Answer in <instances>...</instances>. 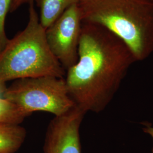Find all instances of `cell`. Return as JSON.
I'll use <instances>...</instances> for the list:
<instances>
[{
    "label": "cell",
    "mask_w": 153,
    "mask_h": 153,
    "mask_svg": "<svg viewBox=\"0 0 153 153\" xmlns=\"http://www.w3.org/2000/svg\"><path fill=\"white\" fill-rule=\"evenodd\" d=\"M136 61L114 33L98 25L82 23L78 60L64 77L75 105L85 113L103 111Z\"/></svg>",
    "instance_id": "6da1fadb"
},
{
    "label": "cell",
    "mask_w": 153,
    "mask_h": 153,
    "mask_svg": "<svg viewBox=\"0 0 153 153\" xmlns=\"http://www.w3.org/2000/svg\"><path fill=\"white\" fill-rule=\"evenodd\" d=\"M82 23L105 28L128 46L137 61L153 53V0H80Z\"/></svg>",
    "instance_id": "7a4b0ae2"
},
{
    "label": "cell",
    "mask_w": 153,
    "mask_h": 153,
    "mask_svg": "<svg viewBox=\"0 0 153 153\" xmlns=\"http://www.w3.org/2000/svg\"><path fill=\"white\" fill-rule=\"evenodd\" d=\"M28 13L26 27L9 39L0 51V95L6 88V83L10 81L65 76V71L49 48L34 2L29 4Z\"/></svg>",
    "instance_id": "3957f363"
},
{
    "label": "cell",
    "mask_w": 153,
    "mask_h": 153,
    "mask_svg": "<svg viewBox=\"0 0 153 153\" xmlns=\"http://www.w3.org/2000/svg\"><path fill=\"white\" fill-rule=\"evenodd\" d=\"M2 97L30 115L43 111L60 116L76 106L68 93L65 78L52 76L15 80L6 87Z\"/></svg>",
    "instance_id": "277c9868"
},
{
    "label": "cell",
    "mask_w": 153,
    "mask_h": 153,
    "mask_svg": "<svg viewBox=\"0 0 153 153\" xmlns=\"http://www.w3.org/2000/svg\"><path fill=\"white\" fill-rule=\"evenodd\" d=\"M82 23L78 4H75L45 30L49 48L65 71L78 60Z\"/></svg>",
    "instance_id": "5b68a950"
},
{
    "label": "cell",
    "mask_w": 153,
    "mask_h": 153,
    "mask_svg": "<svg viewBox=\"0 0 153 153\" xmlns=\"http://www.w3.org/2000/svg\"><path fill=\"white\" fill-rule=\"evenodd\" d=\"M86 113L76 106L49 122L45 136L44 153H82L80 126Z\"/></svg>",
    "instance_id": "8992f818"
},
{
    "label": "cell",
    "mask_w": 153,
    "mask_h": 153,
    "mask_svg": "<svg viewBox=\"0 0 153 153\" xmlns=\"http://www.w3.org/2000/svg\"><path fill=\"white\" fill-rule=\"evenodd\" d=\"M39 7V21L46 30L71 6L80 0H36Z\"/></svg>",
    "instance_id": "52a82bcc"
},
{
    "label": "cell",
    "mask_w": 153,
    "mask_h": 153,
    "mask_svg": "<svg viewBox=\"0 0 153 153\" xmlns=\"http://www.w3.org/2000/svg\"><path fill=\"white\" fill-rule=\"evenodd\" d=\"M27 136L26 129L20 125L0 124V153H16Z\"/></svg>",
    "instance_id": "ba28073f"
},
{
    "label": "cell",
    "mask_w": 153,
    "mask_h": 153,
    "mask_svg": "<svg viewBox=\"0 0 153 153\" xmlns=\"http://www.w3.org/2000/svg\"><path fill=\"white\" fill-rule=\"evenodd\" d=\"M30 115L16 104L0 97V124L20 125Z\"/></svg>",
    "instance_id": "9c48e42d"
},
{
    "label": "cell",
    "mask_w": 153,
    "mask_h": 153,
    "mask_svg": "<svg viewBox=\"0 0 153 153\" xmlns=\"http://www.w3.org/2000/svg\"><path fill=\"white\" fill-rule=\"evenodd\" d=\"M11 4V0H0V51L4 48L9 39L6 33L5 22Z\"/></svg>",
    "instance_id": "30bf717a"
},
{
    "label": "cell",
    "mask_w": 153,
    "mask_h": 153,
    "mask_svg": "<svg viewBox=\"0 0 153 153\" xmlns=\"http://www.w3.org/2000/svg\"><path fill=\"white\" fill-rule=\"evenodd\" d=\"M32 2H34V0H11L10 11H16L22 5L25 4H30Z\"/></svg>",
    "instance_id": "8fae6325"
},
{
    "label": "cell",
    "mask_w": 153,
    "mask_h": 153,
    "mask_svg": "<svg viewBox=\"0 0 153 153\" xmlns=\"http://www.w3.org/2000/svg\"><path fill=\"white\" fill-rule=\"evenodd\" d=\"M143 131L149 134L150 137H152V138L153 139V127L152 126H150L149 125V124H145L143 128ZM152 153H153V148L152 149Z\"/></svg>",
    "instance_id": "7c38bea8"
}]
</instances>
